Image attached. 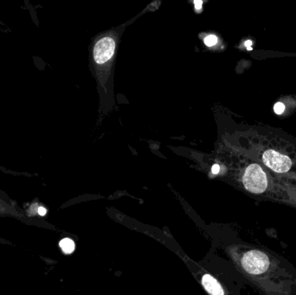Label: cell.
Wrapping results in <instances>:
<instances>
[{"label": "cell", "mask_w": 296, "mask_h": 295, "mask_svg": "<svg viewBox=\"0 0 296 295\" xmlns=\"http://www.w3.org/2000/svg\"><path fill=\"white\" fill-rule=\"evenodd\" d=\"M211 171H212L213 174H217L219 172V171H220V166H219L218 165H214L212 166Z\"/></svg>", "instance_id": "obj_12"}, {"label": "cell", "mask_w": 296, "mask_h": 295, "mask_svg": "<svg viewBox=\"0 0 296 295\" xmlns=\"http://www.w3.org/2000/svg\"><path fill=\"white\" fill-rule=\"evenodd\" d=\"M262 159L267 166L279 173L287 172L292 166V162L288 157L279 153L274 150L266 151Z\"/></svg>", "instance_id": "obj_3"}, {"label": "cell", "mask_w": 296, "mask_h": 295, "mask_svg": "<svg viewBox=\"0 0 296 295\" xmlns=\"http://www.w3.org/2000/svg\"><path fill=\"white\" fill-rule=\"evenodd\" d=\"M244 187L254 194L263 193L268 187L266 174L258 165H250L245 171L243 176Z\"/></svg>", "instance_id": "obj_2"}, {"label": "cell", "mask_w": 296, "mask_h": 295, "mask_svg": "<svg viewBox=\"0 0 296 295\" xmlns=\"http://www.w3.org/2000/svg\"><path fill=\"white\" fill-rule=\"evenodd\" d=\"M115 49V42L111 37H103L97 42L94 50V58L98 64H104L110 60Z\"/></svg>", "instance_id": "obj_4"}, {"label": "cell", "mask_w": 296, "mask_h": 295, "mask_svg": "<svg viewBox=\"0 0 296 295\" xmlns=\"http://www.w3.org/2000/svg\"><path fill=\"white\" fill-rule=\"evenodd\" d=\"M204 42L206 46L212 47L215 44H217V37L216 36H214V35H210V36L206 37Z\"/></svg>", "instance_id": "obj_8"}, {"label": "cell", "mask_w": 296, "mask_h": 295, "mask_svg": "<svg viewBox=\"0 0 296 295\" xmlns=\"http://www.w3.org/2000/svg\"><path fill=\"white\" fill-rule=\"evenodd\" d=\"M251 44H252V42H251V41H249V40L245 42V46H246L247 48H248V47H251Z\"/></svg>", "instance_id": "obj_14"}, {"label": "cell", "mask_w": 296, "mask_h": 295, "mask_svg": "<svg viewBox=\"0 0 296 295\" xmlns=\"http://www.w3.org/2000/svg\"><path fill=\"white\" fill-rule=\"evenodd\" d=\"M46 210L44 209V208H43V207H40L38 209V213H39V215H41V216H44L46 214Z\"/></svg>", "instance_id": "obj_13"}, {"label": "cell", "mask_w": 296, "mask_h": 295, "mask_svg": "<svg viewBox=\"0 0 296 295\" xmlns=\"http://www.w3.org/2000/svg\"><path fill=\"white\" fill-rule=\"evenodd\" d=\"M285 110V106L283 103L278 102L275 105L274 107V111L276 114H282Z\"/></svg>", "instance_id": "obj_9"}, {"label": "cell", "mask_w": 296, "mask_h": 295, "mask_svg": "<svg viewBox=\"0 0 296 295\" xmlns=\"http://www.w3.org/2000/svg\"><path fill=\"white\" fill-rule=\"evenodd\" d=\"M244 270L253 275H262L269 269L270 261L268 255L259 250L247 252L242 259Z\"/></svg>", "instance_id": "obj_1"}, {"label": "cell", "mask_w": 296, "mask_h": 295, "mask_svg": "<svg viewBox=\"0 0 296 295\" xmlns=\"http://www.w3.org/2000/svg\"><path fill=\"white\" fill-rule=\"evenodd\" d=\"M247 50H252V48H251V47H248Z\"/></svg>", "instance_id": "obj_15"}, {"label": "cell", "mask_w": 296, "mask_h": 295, "mask_svg": "<svg viewBox=\"0 0 296 295\" xmlns=\"http://www.w3.org/2000/svg\"><path fill=\"white\" fill-rule=\"evenodd\" d=\"M203 286L211 295H224V290L216 279L210 274H205L202 279Z\"/></svg>", "instance_id": "obj_5"}, {"label": "cell", "mask_w": 296, "mask_h": 295, "mask_svg": "<svg viewBox=\"0 0 296 295\" xmlns=\"http://www.w3.org/2000/svg\"><path fill=\"white\" fill-rule=\"evenodd\" d=\"M13 202L4 192L0 191V212L15 211Z\"/></svg>", "instance_id": "obj_6"}, {"label": "cell", "mask_w": 296, "mask_h": 295, "mask_svg": "<svg viewBox=\"0 0 296 295\" xmlns=\"http://www.w3.org/2000/svg\"><path fill=\"white\" fill-rule=\"evenodd\" d=\"M194 5H195L196 10H200L202 7V5H203V2L201 0H196V1H194Z\"/></svg>", "instance_id": "obj_11"}, {"label": "cell", "mask_w": 296, "mask_h": 295, "mask_svg": "<svg viewBox=\"0 0 296 295\" xmlns=\"http://www.w3.org/2000/svg\"><path fill=\"white\" fill-rule=\"evenodd\" d=\"M60 247L65 254H70L75 249V242L69 238H64L60 242Z\"/></svg>", "instance_id": "obj_7"}, {"label": "cell", "mask_w": 296, "mask_h": 295, "mask_svg": "<svg viewBox=\"0 0 296 295\" xmlns=\"http://www.w3.org/2000/svg\"><path fill=\"white\" fill-rule=\"evenodd\" d=\"M0 171H2L3 172H5V173L13 174V175H21V173H18V172H12V171H11V170H8V169L5 168V167L1 166V165H0Z\"/></svg>", "instance_id": "obj_10"}]
</instances>
